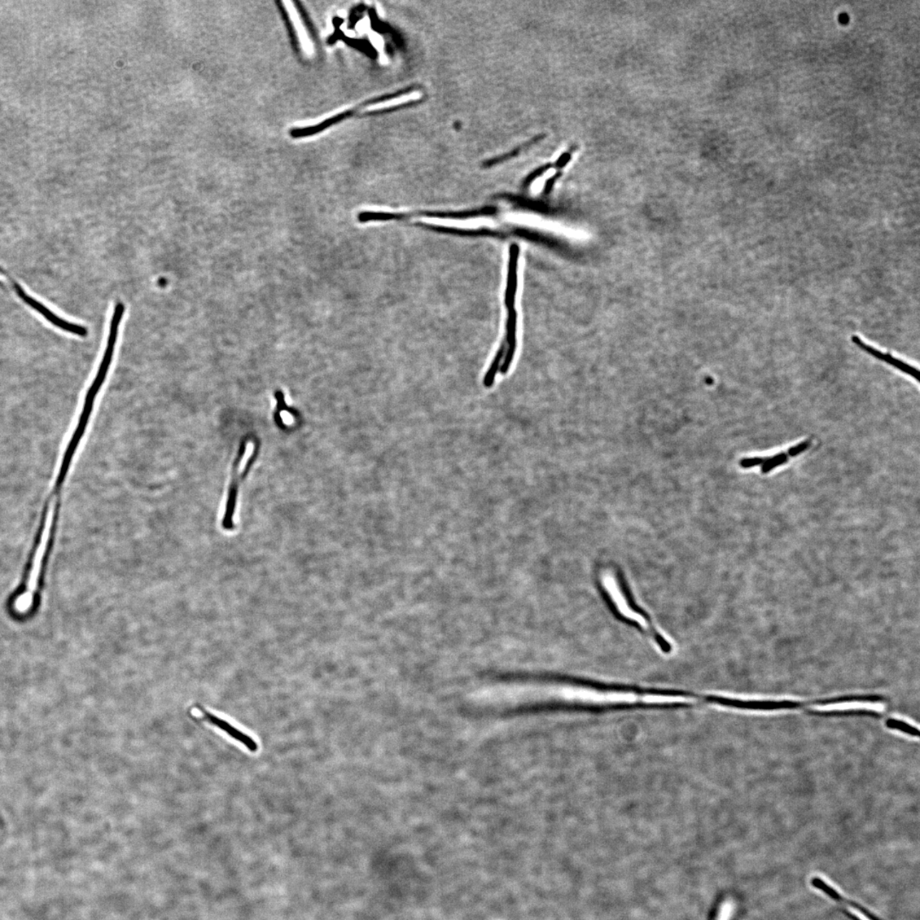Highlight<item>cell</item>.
I'll list each match as a JSON object with an SVG mask.
<instances>
[{
    "mask_svg": "<svg viewBox=\"0 0 920 920\" xmlns=\"http://www.w3.org/2000/svg\"><path fill=\"white\" fill-rule=\"evenodd\" d=\"M251 439L252 436L243 437V439L240 441L238 452L236 454L233 464H232L231 480L229 491H228L225 511V513H223L221 521L223 529L228 532L233 531L235 528L234 516L236 505H237L240 485L243 483L245 477L249 474L254 462H255V460L257 459L258 452H260V444H258V441H257L255 444L253 446L252 452L247 459V464H245L243 471L240 473V464H242L245 454L247 452V446L250 444V441H251Z\"/></svg>",
    "mask_w": 920,
    "mask_h": 920,
    "instance_id": "7a4b0ae2",
    "label": "cell"
},
{
    "mask_svg": "<svg viewBox=\"0 0 920 920\" xmlns=\"http://www.w3.org/2000/svg\"><path fill=\"white\" fill-rule=\"evenodd\" d=\"M421 92L418 91H412L410 93L397 96V98L377 101L374 103L364 105L361 108L360 111L366 113L385 111V109L400 106V105L412 102V101H417L421 98Z\"/></svg>",
    "mask_w": 920,
    "mask_h": 920,
    "instance_id": "30bf717a",
    "label": "cell"
},
{
    "mask_svg": "<svg viewBox=\"0 0 920 920\" xmlns=\"http://www.w3.org/2000/svg\"><path fill=\"white\" fill-rule=\"evenodd\" d=\"M765 458H761V457L747 458V459H743L740 460L739 464H740V466L743 469H750V468L762 466V464H763V463L765 462Z\"/></svg>",
    "mask_w": 920,
    "mask_h": 920,
    "instance_id": "ac0fdd59",
    "label": "cell"
},
{
    "mask_svg": "<svg viewBox=\"0 0 920 920\" xmlns=\"http://www.w3.org/2000/svg\"><path fill=\"white\" fill-rule=\"evenodd\" d=\"M516 320H518V314H516L515 308L508 310L506 339L508 347L501 367V372L503 375H506L509 371L515 357L516 349Z\"/></svg>",
    "mask_w": 920,
    "mask_h": 920,
    "instance_id": "52a82bcc",
    "label": "cell"
},
{
    "mask_svg": "<svg viewBox=\"0 0 920 920\" xmlns=\"http://www.w3.org/2000/svg\"><path fill=\"white\" fill-rule=\"evenodd\" d=\"M415 225L426 228L428 230L440 232V233L450 234L460 236H471V237H479V236H506L505 232L492 230L489 229L480 230H460L455 228L442 227L436 225H427V223H417Z\"/></svg>",
    "mask_w": 920,
    "mask_h": 920,
    "instance_id": "8fae6325",
    "label": "cell"
},
{
    "mask_svg": "<svg viewBox=\"0 0 920 920\" xmlns=\"http://www.w3.org/2000/svg\"><path fill=\"white\" fill-rule=\"evenodd\" d=\"M852 340L853 343L855 344L857 346H858L859 348L862 349L863 352L869 353V354H871V356H873L874 357L879 359V360H881L884 362L888 363V364L889 365L895 367L896 368H897L898 370L904 372H905V374H909L911 377H913V378H914L917 381L919 380V370L916 369V368L912 366H910L909 364H906V363L899 360V359L893 357L889 354L883 353L881 352H879V350L876 349L874 347H872V346L864 343V342H863L858 336H852Z\"/></svg>",
    "mask_w": 920,
    "mask_h": 920,
    "instance_id": "5b68a950",
    "label": "cell"
},
{
    "mask_svg": "<svg viewBox=\"0 0 920 920\" xmlns=\"http://www.w3.org/2000/svg\"><path fill=\"white\" fill-rule=\"evenodd\" d=\"M571 153H564V155H562V157H561V158H560V159H559V160H558V168H564V166H565V165H566L568 163V162H569V160H571Z\"/></svg>",
    "mask_w": 920,
    "mask_h": 920,
    "instance_id": "ffe728a7",
    "label": "cell"
},
{
    "mask_svg": "<svg viewBox=\"0 0 920 920\" xmlns=\"http://www.w3.org/2000/svg\"><path fill=\"white\" fill-rule=\"evenodd\" d=\"M809 446H810L809 441H805L801 442V444H797L794 446H792V448L788 449L787 455L788 456H790V457H795L797 456V455H799L804 452V451L807 450L809 448Z\"/></svg>",
    "mask_w": 920,
    "mask_h": 920,
    "instance_id": "d6986e66",
    "label": "cell"
},
{
    "mask_svg": "<svg viewBox=\"0 0 920 920\" xmlns=\"http://www.w3.org/2000/svg\"><path fill=\"white\" fill-rule=\"evenodd\" d=\"M787 461L788 455L783 453L774 455L772 457L765 458V462L761 466V472L763 474H767V473L773 471L775 468L782 466V464Z\"/></svg>",
    "mask_w": 920,
    "mask_h": 920,
    "instance_id": "e0dca14e",
    "label": "cell"
},
{
    "mask_svg": "<svg viewBox=\"0 0 920 920\" xmlns=\"http://www.w3.org/2000/svg\"><path fill=\"white\" fill-rule=\"evenodd\" d=\"M886 725L889 729L901 731V732L914 736V737H918L919 735V730L917 728L908 724V722L899 720H895V718H889L886 722Z\"/></svg>",
    "mask_w": 920,
    "mask_h": 920,
    "instance_id": "2e32d148",
    "label": "cell"
},
{
    "mask_svg": "<svg viewBox=\"0 0 920 920\" xmlns=\"http://www.w3.org/2000/svg\"><path fill=\"white\" fill-rule=\"evenodd\" d=\"M511 234L518 236V237L530 240V242L547 245V247H558V245L556 240L547 237L545 235L523 229V228H516V229L511 230Z\"/></svg>",
    "mask_w": 920,
    "mask_h": 920,
    "instance_id": "4fadbf2b",
    "label": "cell"
},
{
    "mask_svg": "<svg viewBox=\"0 0 920 920\" xmlns=\"http://www.w3.org/2000/svg\"><path fill=\"white\" fill-rule=\"evenodd\" d=\"M506 349V342H503V344L501 347H499L496 354H495L492 364L490 365L488 372H486L484 379V385L486 388H491L493 387L495 378H496L497 372L499 369V366H501V363L503 361L504 357H505Z\"/></svg>",
    "mask_w": 920,
    "mask_h": 920,
    "instance_id": "5bb4252c",
    "label": "cell"
},
{
    "mask_svg": "<svg viewBox=\"0 0 920 920\" xmlns=\"http://www.w3.org/2000/svg\"><path fill=\"white\" fill-rule=\"evenodd\" d=\"M198 708L200 712L203 713L204 720L209 722L210 724L218 727V728L225 731V733L229 735L231 738H233L237 740V742L243 744L250 752H256L258 750L257 743L252 738L250 737L249 735L244 734L242 731L235 728V727L230 725L229 722L223 720L222 718H219L218 717L213 715V714L205 711V710L203 707H200V705H198Z\"/></svg>",
    "mask_w": 920,
    "mask_h": 920,
    "instance_id": "277c9868",
    "label": "cell"
},
{
    "mask_svg": "<svg viewBox=\"0 0 920 920\" xmlns=\"http://www.w3.org/2000/svg\"><path fill=\"white\" fill-rule=\"evenodd\" d=\"M507 200H509L510 201H512V203L516 205H518L519 207L521 208L530 210V211H532V212H536V213L545 214V215L553 214V212H551V210L548 207H546L545 204L533 203V201H531V200L518 199V198H512V199L510 198Z\"/></svg>",
    "mask_w": 920,
    "mask_h": 920,
    "instance_id": "9a60e30c",
    "label": "cell"
},
{
    "mask_svg": "<svg viewBox=\"0 0 920 920\" xmlns=\"http://www.w3.org/2000/svg\"><path fill=\"white\" fill-rule=\"evenodd\" d=\"M822 891L825 892L827 895L832 897V899L843 902L844 905L847 906L849 912L858 920H876L873 917H871L869 914H867L864 911L859 909L858 906L849 904L848 901H845L844 898L841 896V894L837 891L836 889L831 886L830 884H825L822 888Z\"/></svg>",
    "mask_w": 920,
    "mask_h": 920,
    "instance_id": "7c38bea8",
    "label": "cell"
},
{
    "mask_svg": "<svg viewBox=\"0 0 920 920\" xmlns=\"http://www.w3.org/2000/svg\"><path fill=\"white\" fill-rule=\"evenodd\" d=\"M58 512L55 499H52L49 506H48L45 518H44L41 541H39L36 552H35L32 568L30 569L27 583V589H26L24 593L16 599L14 607L17 613H28L33 607L35 593H36L38 588L39 576H41L44 558H45L48 546H49L51 530L52 528H53Z\"/></svg>",
    "mask_w": 920,
    "mask_h": 920,
    "instance_id": "6da1fadb",
    "label": "cell"
},
{
    "mask_svg": "<svg viewBox=\"0 0 920 920\" xmlns=\"http://www.w3.org/2000/svg\"><path fill=\"white\" fill-rule=\"evenodd\" d=\"M282 4L285 7V10L288 13L289 19H290L292 25L295 26L297 37L299 39L302 50L304 51L306 55H312L314 53L312 41H311L308 32H307L305 29L303 21H302L301 16L299 15V12H297L295 4L291 1H283Z\"/></svg>",
    "mask_w": 920,
    "mask_h": 920,
    "instance_id": "9c48e42d",
    "label": "cell"
},
{
    "mask_svg": "<svg viewBox=\"0 0 920 920\" xmlns=\"http://www.w3.org/2000/svg\"><path fill=\"white\" fill-rule=\"evenodd\" d=\"M519 247L516 243L510 247L509 269H508L506 305L508 310L515 308L516 287H518V264Z\"/></svg>",
    "mask_w": 920,
    "mask_h": 920,
    "instance_id": "ba28073f",
    "label": "cell"
},
{
    "mask_svg": "<svg viewBox=\"0 0 920 920\" xmlns=\"http://www.w3.org/2000/svg\"><path fill=\"white\" fill-rule=\"evenodd\" d=\"M0 274L6 276L9 280H10L11 286L16 292V295H19L20 299L23 300L25 304L29 305L31 308H33L36 310L37 312L43 315V317H45L48 322H51L52 325H54L56 327L60 328V329L69 332V334H72L73 335L84 337L88 334V330H87L85 327L65 321V320L60 318L58 315L52 312L51 310L46 308V307L41 304V302L33 299L32 297L29 296L28 293L24 290V288L21 287L19 283H16L15 280H13L11 276H9L6 271L1 268H0Z\"/></svg>",
    "mask_w": 920,
    "mask_h": 920,
    "instance_id": "3957f363",
    "label": "cell"
},
{
    "mask_svg": "<svg viewBox=\"0 0 920 920\" xmlns=\"http://www.w3.org/2000/svg\"><path fill=\"white\" fill-rule=\"evenodd\" d=\"M498 208L495 207H485L480 209L471 210V211L464 212H431L420 211L409 213L410 218L416 217H427L434 218H446V219H467L481 216H494L498 213Z\"/></svg>",
    "mask_w": 920,
    "mask_h": 920,
    "instance_id": "8992f818",
    "label": "cell"
}]
</instances>
